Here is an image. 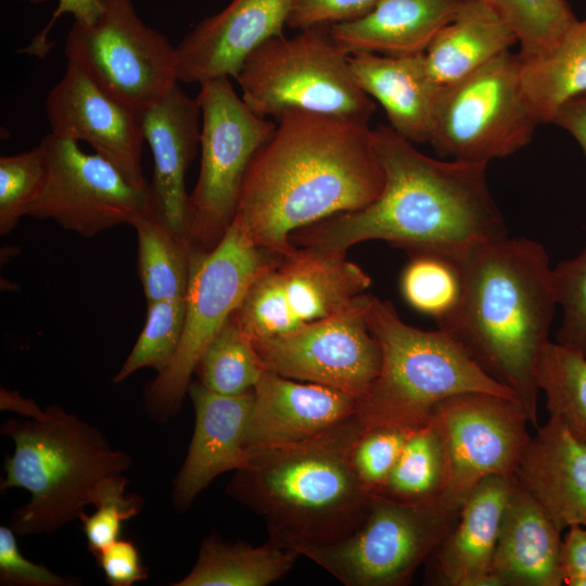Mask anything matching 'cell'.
Masks as SVG:
<instances>
[{
	"instance_id": "obj_1",
	"label": "cell",
	"mask_w": 586,
	"mask_h": 586,
	"mask_svg": "<svg viewBox=\"0 0 586 586\" xmlns=\"http://www.w3.org/2000/svg\"><path fill=\"white\" fill-rule=\"evenodd\" d=\"M245 174L232 222L257 246L283 256L291 237L378 199L384 170L369 123L289 110Z\"/></svg>"
},
{
	"instance_id": "obj_2",
	"label": "cell",
	"mask_w": 586,
	"mask_h": 586,
	"mask_svg": "<svg viewBox=\"0 0 586 586\" xmlns=\"http://www.w3.org/2000/svg\"><path fill=\"white\" fill-rule=\"evenodd\" d=\"M384 187L368 206L301 229L294 245L345 253L381 240L411 254H434L456 263L475 249L508 235L483 162L440 161L420 152L391 126L372 129Z\"/></svg>"
},
{
	"instance_id": "obj_3",
	"label": "cell",
	"mask_w": 586,
	"mask_h": 586,
	"mask_svg": "<svg viewBox=\"0 0 586 586\" xmlns=\"http://www.w3.org/2000/svg\"><path fill=\"white\" fill-rule=\"evenodd\" d=\"M457 264L460 297L438 329L511 388L537 426L536 367L558 305L548 254L534 240L507 235Z\"/></svg>"
},
{
	"instance_id": "obj_4",
	"label": "cell",
	"mask_w": 586,
	"mask_h": 586,
	"mask_svg": "<svg viewBox=\"0 0 586 586\" xmlns=\"http://www.w3.org/2000/svg\"><path fill=\"white\" fill-rule=\"evenodd\" d=\"M361 426L356 413L307 441L253 453L228 483V495L260 515L269 538L288 547L344 539L372 499L349 461Z\"/></svg>"
},
{
	"instance_id": "obj_5",
	"label": "cell",
	"mask_w": 586,
	"mask_h": 586,
	"mask_svg": "<svg viewBox=\"0 0 586 586\" xmlns=\"http://www.w3.org/2000/svg\"><path fill=\"white\" fill-rule=\"evenodd\" d=\"M14 443L0 488L26 489L10 527L18 535L53 534L91 505L102 480L124 474L131 458L111 446L101 431L59 405L37 418L10 419L1 426Z\"/></svg>"
},
{
	"instance_id": "obj_6",
	"label": "cell",
	"mask_w": 586,
	"mask_h": 586,
	"mask_svg": "<svg viewBox=\"0 0 586 586\" xmlns=\"http://www.w3.org/2000/svg\"><path fill=\"white\" fill-rule=\"evenodd\" d=\"M369 326L380 344L382 360L377 379L358 399L357 417L364 425L416 430L430 422L441 402L463 393L519 399L446 332L405 323L388 301L373 296Z\"/></svg>"
},
{
	"instance_id": "obj_7",
	"label": "cell",
	"mask_w": 586,
	"mask_h": 586,
	"mask_svg": "<svg viewBox=\"0 0 586 586\" xmlns=\"http://www.w3.org/2000/svg\"><path fill=\"white\" fill-rule=\"evenodd\" d=\"M348 56L330 25H317L267 40L234 79L245 104L265 118L302 110L369 123L375 104L356 82Z\"/></svg>"
},
{
	"instance_id": "obj_8",
	"label": "cell",
	"mask_w": 586,
	"mask_h": 586,
	"mask_svg": "<svg viewBox=\"0 0 586 586\" xmlns=\"http://www.w3.org/2000/svg\"><path fill=\"white\" fill-rule=\"evenodd\" d=\"M278 256L255 245L234 222L212 250L192 246L181 340L145 392V410L152 419L166 421L179 411L205 348L255 278Z\"/></svg>"
},
{
	"instance_id": "obj_9",
	"label": "cell",
	"mask_w": 586,
	"mask_h": 586,
	"mask_svg": "<svg viewBox=\"0 0 586 586\" xmlns=\"http://www.w3.org/2000/svg\"><path fill=\"white\" fill-rule=\"evenodd\" d=\"M459 513L440 501L410 505L372 494L364 520L351 535L293 549L345 586H404L451 531Z\"/></svg>"
},
{
	"instance_id": "obj_10",
	"label": "cell",
	"mask_w": 586,
	"mask_h": 586,
	"mask_svg": "<svg viewBox=\"0 0 586 586\" xmlns=\"http://www.w3.org/2000/svg\"><path fill=\"white\" fill-rule=\"evenodd\" d=\"M201 165L190 194L189 240L212 250L230 227L247 168L277 124L254 113L229 77L202 81Z\"/></svg>"
},
{
	"instance_id": "obj_11",
	"label": "cell",
	"mask_w": 586,
	"mask_h": 586,
	"mask_svg": "<svg viewBox=\"0 0 586 586\" xmlns=\"http://www.w3.org/2000/svg\"><path fill=\"white\" fill-rule=\"evenodd\" d=\"M521 66L509 50L442 88L429 141L440 155L488 163L530 143L539 122L524 98Z\"/></svg>"
},
{
	"instance_id": "obj_12",
	"label": "cell",
	"mask_w": 586,
	"mask_h": 586,
	"mask_svg": "<svg viewBox=\"0 0 586 586\" xmlns=\"http://www.w3.org/2000/svg\"><path fill=\"white\" fill-rule=\"evenodd\" d=\"M100 2L94 20L71 27L64 49L67 61L140 113L179 82L176 47L140 18L131 0Z\"/></svg>"
},
{
	"instance_id": "obj_13",
	"label": "cell",
	"mask_w": 586,
	"mask_h": 586,
	"mask_svg": "<svg viewBox=\"0 0 586 586\" xmlns=\"http://www.w3.org/2000/svg\"><path fill=\"white\" fill-rule=\"evenodd\" d=\"M370 284L345 253L296 246L255 278L231 316L255 342L329 317Z\"/></svg>"
},
{
	"instance_id": "obj_14",
	"label": "cell",
	"mask_w": 586,
	"mask_h": 586,
	"mask_svg": "<svg viewBox=\"0 0 586 586\" xmlns=\"http://www.w3.org/2000/svg\"><path fill=\"white\" fill-rule=\"evenodd\" d=\"M446 451L447 480L440 498L459 510L472 491L492 475L513 476L531 440L521 402L488 393H463L432 412Z\"/></svg>"
},
{
	"instance_id": "obj_15",
	"label": "cell",
	"mask_w": 586,
	"mask_h": 586,
	"mask_svg": "<svg viewBox=\"0 0 586 586\" xmlns=\"http://www.w3.org/2000/svg\"><path fill=\"white\" fill-rule=\"evenodd\" d=\"M40 143L46 178L25 216L50 219L63 229L91 238L120 225H132L151 212L149 188H138L101 154L84 152L78 142L51 132Z\"/></svg>"
},
{
	"instance_id": "obj_16",
	"label": "cell",
	"mask_w": 586,
	"mask_h": 586,
	"mask_svg": "<svg viewBox=\"0 0 586 586\" xmlns=\"http://www.w3.org/2000/svg\"><path fill=\"white\" fill-rule=\"evenodd\" d=\"M372 298L362 293L329 317L255 341L266 369L360 399L377 379L382 360L380 344L369 326Z\"/></svg>"
},
{
	"instance_id": "obj_17",
	"label": "cell",
	"mask_w": 586,
	"mask_h": 586,
	"mask_svg": "<svg viewBox=\"0 0 586 586\" xmlns=\"http://www.w3.org/2000/svg\"><path fill=\"white\" fill-rule=\"evenodd\" d=\"M46 113L51 133L90 144L138 188H149L141 166L143 135L139 112L106 92L84 68L67 61L49 91Z\"/></svg>"
},
{
	"instance_id": "obj_18",
	"label": "cell",
	"mask_w": 586,
	"mask_h": 586,
	"mask_svg": "<svg viewBox=\"0 0 586 586\" xmlns=\"http://www.w3.org/2000/svg\"><path fill=\"white\" fill-rule=\"evenodd\" d=\"M139 115L153 157L151 213L173 233L190 241V194L184 178L200 145L199 102L177 82Z\"/></svg>"
},
{
	"instance_id": "obj_19",
	"label": "cell",
	"mask_w": 586,
	"mask_h": 586,
	"mask_svg": "<svg viewBox=\"0 0 586 586\" xmlns=\"http://www.w3.org/2000/svg\"><path fill=\"white\" fill-rule=\"evenodd\" d=\"M294 0H232L201 21L176 47L177 79L193 84L235 77L246 58L281 36Z\"/></svg>"
},
{
	"instance_id": "obj_20",
	"label": "cell",
	"mask_w": 586,
	"mask_h": 586,
	"mask_svg": "<svg viewBox=\"0 0 586 586\" xmlns=\"http://www.w3.org/2000/svg\"><path fill=\"white\" fill-rule=\"evenodd\" d=\"M357 405L343 391L266 369L254 386L245 448L253 454L307 441L354 417Z\"/></svg>"
},
{
	"instance_id": "obj_21",
	"label": "cell",
	"mask_w": 586,
	"mask_h": 586,
	"mask_svg": "<svg viewBox=\"0 0 586 586\" xmlns=\"http://www.w3.org/2000/svg\"><path fill=\"white\" fill-rule=\"evenodd\" d=\"M194 409V430L186 459L174 481L173 501L187 510L221 473L244 468L252 454L245 448L254 388L239 395L213 392L199 381L188 388Z\"/></svg>"
},
{
	"instance_id": "obj_22",
	"label": "cell",
	"mask_w": 586,
	"mask_h": 586,
	"mask_svg": "<svg viewBox=\"0 0 586 586\" xmlns=\"http://www.w3.org/2000/svg\"><path fill=\"white\" fill-rule=\"evenodd\" d=\"M561 531L515 477L491 569L493 586H561Z\"/></svg>"
},
{
	"instance_id": "obj_23",
	"label": "cell",
	"mask_w": 586,
	"mask_h": 586,
	"mask_svg": "<svg viewBox=\"0 0 586 586\" xmlns=\"http://www.w3.org/2000/svg\"><path fill=\"white\" fill-rule=\"evenodd\" d=\"M562 532L586 527V444L556 417L531 436L515 472Z\"/></svg>"
},
{
	"instance_id": "obj_24",
	"label": "cell",
	"mask_w": 586,
	"mask_h": 586,
	"mask_svg": "<svg viewBox=\"0 0 586 586\" xmlns=\"http://www.w3.org/2000/svg\"><path fill=\"white\" fill-rule=\"evenodd\" d=\"M515 475H492L464 500L458 521L434 550L436 584L493 586L492 562Z\"/></svg>"
},
{
	"instance_id": "obj_25",
	"label": "cell",
	"mask_w": 586,
	"mask_h": 586,
	"mask_svg": "<svg viewBox=\"0 0 586 586\" xmlns=\"http://www.w3.org/2000/svg\"><path fill=\"white\" fill-rule=\"evenodd\" d=\"M358 86L384 109L390 126L412 143L430 141L442 88L431 78L423 52L348 56Z\"/></svg>"
},
{
	"instance_id": "obj_26",
	"label": "cell",
	"mask_w": 586,
	"mask_h": 586,
	"mask_svg": "<svg viewBox=\"0 0 586 586\" xmlns=\"http://www.w3.org/2000/svg\"><path fill=\"white\" fill-rule=\"evenodd\" d=\"M470 0H377L364 15L330 25L347 54L406 55L424 52L436 34Z\"/></svg>"
},
{
	"instance_id": "obj_27",
	"label": "cell",
	"mask_w": 586,
	"mask_h": 586,
	"mask_svg": "<svg viewBox=\"0 0 586 586\" xmlns=\"http://www.w3.org/2000/svg\"><path fill=\"white\" fill-rule=\"evenodd\" d=\"M518 42L496 0H470L423 52L431 78L447 87Z\"/></svg>"
},
{
	"instance_id": "obj_28",
	"label": "cell",
	"mask_w": 586,
	"mask_h": 586,
	"mask_svg": "<svg viewBox=\"0 0 586 586\" xmlns=\"http://www.w3.org/2000/svg\"><path fill=\"white\" fill-rule=\"evenodd\" d=\"M301 555L272 539L262 546L206 537L192 570L175 586H267L283 577Z\"/></svg>"
},
{
	"instance_id": "obj_29",
	"label": "cell",
	"mask_w": 586,
	"mask_h": 586,
	"mask_svg": "<svg viewBox=\"0 0 586 586\" xmlns=\"http://www.w3.org/2000/svg\"><path fill=\"white\" fill-rule=\"evenodd\" d=\"M521 85L539 124L551 123L562 104L586 93V17L577 20L547 55L522 63Z\"/></svg>"
},
{
	"instance_id": "obj_30",
	"label": "cell",
	"mask_w": 586,
	"mask_h": 586,
	"mask_svg": "<svg viewBox=\"0 0 586 586\" xmlns=\"http://www.w3.org/2000/svg\"><path fill=\"white\" fill-rule=\"evenodd\" d=\"M137 232V267L146 304L184 300L191 266L190 241L173 233L151 212L131 225Z\"/></svg>"
},
{
	"instance_id": "obj_31",
	"label": "cell",
	"mask_w": 586,
	"mask_h": 586,
	"mask_svg": "<svg viewBox=\"0 0 586 586\" xmlns=\"http://www.w3.org/2000/svg\"><path fill=\"white\" fill-rule=\"evenodd\" d=\"M446 480L445 446L430 420L411 432L386 480L373 495L403 504H432L440 501Z\"/></svg>"
},
{
	"instance_id": "obj_32",
	"label": "cell",
	"mask_w": 586,
	"mask_h": 586,
	"mask_svg": "<svg viewBox=\"0 0 586 586\" xmlns=\"http://www.w3.org/2000/svg\"><path fill=\"white\" fill-rule=\"evenodd\" d=\"M535 381L549 415L586 444V357L549 341L539 355Z\"/></svg>"
},
{
	"instance_id": "obj_33",
	"label": "cell",
	"mask_w": 586,
	"mask_h": 586,
	"mask_svg": "<svg viewBox=\"0 0 586 586\" xmlns=\"http://www.w3.org/2000/svg\"><path fill=\"white\" fill-rule=\"evenodd\" d=\"M265 370L254 341L231 316L205 348L194 372L206 388L239 395L253 390Z\"/></svg>"
},
{
	"instance_id": "obj_34",
	"label": "cell",
	"mask_w": 586,
	"mask_h": 586,
	"mask_svg": "<svg viewBox=\"0 0 586 586\" xmlns=\"http://www.w3.org/2000/svg\"><path fill=\"white\" fill-rule=\"evenodd\" d=\"M513 28L522 63L547 55L577 21L566 0H496Z\"/></svg>"
},
{
	"instance_id": "obj_35",
	"label": "cell",
	"mask_w": 586,
	"mask_h": 586,
	"mask_svg": "<svg viewBox=\"0 0 586 586\" xmlns=\"http://www.w3.org/2000/svg\"><path fill=\"white\" fill-rule=\"evenodd\" d=\"M400 290L412 308L438 321L450 314L459 301L460 268L456 262L438 255L412 254L402 273Z\"/></svg>"
},
{
	"instance_id": "obj_36",
	"label": "cell",
	"mask_w": 586,
	"mask_h": 586,
	"mask_svg": "<svg viewBox=\"0 0 586 586\" xmlns=\"http://www.w3.org/2000/svg\"><path fill=\"white\" fill-rule=\"evenodd\" d=\"M186 317L184 300L148 303L145 324L114 383L126 380L142 368L162 372L171 361L181 340Z\"/></svg>"
},
{
	"instance_id": "obj_37",
	"label": "cell",
	"mask_w": 586,
	"mask_h": 586,
	"mask_svg": "<svg viewBox=\"0 0 586 586\" xmlns=\"http://www.w3.org/2000/svg\"><path fill=\"white\" fill-rule=\"evenodd\" d=\"M41 143L29 151L0 157V233L9 234L25 216L46 178Z\"/></svg>"
},
{
	"instance_id": "obj_38",
	"label": "cell",
	"mask_w": 586,
	"mask_h": 586,
	"mask_svg": "<svg viewBox=\"0 0 586 586\" xmlns=\"http://www.w3.org/2000/svg\"><path fill=\"white\" fill-rule=\"evenodd\" d=\"M128 480L124 474L105 477L98 485L91 505L97 510L88 515L79 514L88 548L95 556L118 539L123 522L137 515L143 499L126 492Z\"/></svg>"
},
{
	"instance_id": "obj_39",
	"label": "cell",
	"mask_w": 586,
	"mask_h": 586,
	"mask_svg": "<svg viewBox=\"0 0 586 586\" xmlns=\"http://www.w3.org/2000/svg\"><path fill=\"white\" fill-rule=\"evenodd\" d=\"M412 431L390 424H362L352 444L349 461L368 493L375 494L379 491Z\"/></svg>"
},
{
	"instance_id": "obj_40",
	"label": "cell",
	"mask_w": 586,
	"mask_h": 586,
	"mask_svg": "<svg viewBox=\"0 0 586 586\" xmlns=\"http://www.w3.org/2000/svg\"><path fill=\"white\" fill-rule=\"evenodd\" d=\"M557 304L562 320L557 343L586 357V247L552 268Z\"/></svg>"
},
{
	"instance_id": "obj_41",
	"label": "cell",
	"mask_w": 586,
	"mask_h": 586,
	"mask_svg": "<svg viewBox=\"0 0 586 586\" xmlns=\"http://www.w3.org/2000/svg\"><path fill=\"white\" fill-rule=\"evenodd\" d=\"M14 531L0 526V582L14 586H76L80 579L62 576L26 559L18 550Z\"/></svg>"
},
{
	"instance_id": "obj_42",
	"label": "cell",
	"mask_w": 586,
	"mask_h": 586,
	"mask_svg": "<svg viewBox=\"0 0 586 586\" xmlns=\"http://www.w3.org/2000/svg\"><path fill=\"white\" fill-rule=\"evenodd\" d=\"M377 0H294L288 26L304 29L332 25L366 14Z\"/></svg>"
},
{
	"instance_id": "obj_43",
	"label": "cell",
	"mask_w": 586,
	"mask_h": 586,
	"mask_svg": "<svg viewBox=\"0 0 586 586\" xmlns=\"http://www.w3.org/2000/svg\"><path fill=\"white\" fill-rule=\"evenodd\" d=\"M95 558L112 586H130L148 577L149 572L130 540L117 539L100 550Z\"/></svg>"
},
{
	"instance_id": "obj_44",
	"label": "cell",
	"mask_w": 586,
	"mask_h": 586,
	"mask_svg": "<svg viewBox=\"0 0 586 586\" xmlns=\"http://www.w3.org/2000/svg\"><path fill=\"white\" fill-rule=\"evenodd\" d=\"M100 9V0H59L50 22L33 38L31 42L27 47L21 49L20 52L37 58H46L52 47V43H50L48 39L49 33L61 15L71 14L74 17V22L89 23L95 18Z\"/></svg>"
},
{
	"instance_id": "obj_45",
	"label": "cell",
	"mask_w": 586,
	"mask_h": 586,
	"mask_svg": "<svg viewBox=\"0 0 586 586\" xmlns=\"http://www.w3.org/2000/svg\"><path fill=\"white\" fill-rule=\"evenodd\" d=\"M561 573L564 585L586 586V527H569L562 539Z\"/></svg>"
},
{
	"instance_id": "obj_46",
	"label": "cell",
	"mask_w": 586,
	"mask_h": 586,
	"mask_svg": "<svg viewBox=\"0 0 586 586\" xmlns=\"http://www.w3.org/2000/svg\"><path fill=\"white\" fill-rule=\"evenodd\" d=\"M551 124L569 132L577 141L586 158V93L562 104Z\"/></svg>"
},
{
	"instance_id": "obj_47",
	"label": "cell",
	"mask_w": 586,
	"mask_h": 586,
	"mask_svg": "<svg viewBox=\"0 0 586 586\" xmlns=\"http://www.w3.org/2000/svg\"><path fill=\"white\" fill-rule=\"evenodd\" d=\"M0 407L2 410L15 411L24 418H37L43 412L33 399L24 398L17 392L3 387L0 392Z\"/></svg>"
},
{
	"instance_id": "obj_48",
	"label": "cell",
	"mask_w": 586,
	"mask_h": 586,
	"mask_svg": "<svg viewBox=\"0 0 586 586\" xmlns=\"http://www.w3.org/2000/svg\"><path fill=\"white\" fill-rule=\"evenodd\" d=\"M25 1H28V2L34 3V4H40V3L44 2L46 0H25Z\"/></svg>"
}]
</instances>
